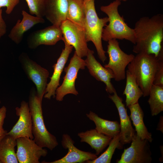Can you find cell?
<instances>
[{
    "label": "cell",
    "mask_w": 163,
    "mask_h": 163,
    "mask_svg": "<svg viewBox=\"0 0 163 163\" xmlns=\"http://www.w3.org/2000/svg\"><path fill=\"white\" fill-rule=\"evenodd\" d=\"M136 43L133 52L144 53L158 57L163 50V15L143 17L136 23L133 28Z\"/></svg>",
    "instance_id": "cell-1"
},
{
    "label": "cell",
    "mask_w": 163,
    "mask_h": 163,
    "mask_svg": "<svg viewBox=\"0 0 163 163\" xmlns=\"http://www.w3.org/2000/svg\"><path fill=\"white\" fill-rule=\"evenodd\" d=\"M121 4L120 1L115 0L108 5L101 7V11L107 15L108 19V24L103 29L102 40L108 41L113 39H125L135 44L134 29L128 25L119 12L118 7Z\"/></svg>",
    "instance_id": "cell-2"
},
{
    "label": "cell",
    "mask_w": 163,
    "mask_h": 163,
    "mask_svg": "<svg viewBox=\"0 0 163 163\" xmlns=\"http://www.w3.org/2000/svg\"><path fill=\"white\" fill-rule=\"evenodd\" d=\"M158 57L144 53L137 54L127 66V70L134 76L143 93L149 96L157 69Z\"/></svg>",
    "instance_id": "cell-3"
},
{
    "label": "cell",
    "mask_w": 163,
    "mask_h": 163,
    "mask_svg": "<svg viewBox=\"0 0 163 163\" xmlns=\"http://www.w3.org/2000/svg\"><path fill=\"white\" fill-rule=\"evenodd\" d=\"M29 106L32 120V132L35 142L42 148L52 150L58 145L56 137L47 129L44 121L41 102L34 88L30 91Z\"/></svg>",
    "instance_id": "cell-4"
},
{
    "label": "cell",
    "mask_w": 163,
    "mask_h": 163,
    "mask_svg": "<svg viewBox=\"0 0 163 163\" xmlns=\"http://www.w3.org/2000/svg\"><path fill=\"white\" fill-rule=\"evenodd\" d=\"M84 2L85 13L84 28L87 42L91 41L93 43L99 58L104 63L107 57L102 46V35L103 29L108 22V18L98 17L94 0H84Z\"/></svg>",
    "instance_id": "cell-5"
},
{
    "label": "cell",
    "mask_w": 163,
    "mask_h": 163,
    "mask_svg": "<svg viewBox=\"0 0 163 163\" xmlns=\"http://www.w3.org/2000/svg\"><path fill=\"white\" fill-rule=\"evenodd\" d=\"M108 43L107 53L109 61L104 67L112 72L116 81L119 82L126 78V68L135 56L133 54H127L122 51L116 39L109 40Z\"/></svg>",
    "instance_id": "cell-6"
},
{
    "label": "cell",
    "mask_w": 163,
    "mask_h": 163,
    "mask_svg": "<svg viewBox=\"0 0 163 163\" xmlns=\"http://www.w3.org/2000/svg\"><path fill=\"white\" fill-rule=\"evenodd\" d=\"M18 59L27 78L35 85L37 96L42 102L47 84L49 71L30 59L26 53H22Z\"/></svg>",
    "instance_id": "cell-7"
},
{
    "label": "cell",
    "mask_w": 163,
    "mask_h": 163,
    "mask_svg": "<svg viewBox=\"0 0 163 163\" xmlns=\"http://www.w3.org/2000/svg\"><path fill=\"white\" fill-rule=\"evenodd\" d=\"M86 66L85 60L78 57L75 52L68 66L64 68L66 74L61 85L57 88L55 93L56 100L62 101L64 97L68 94L77 95L78 93L75 87V82L80 69H84Z\"/></svg>",
    "instance_id": "cell-8"
},
{
    "label": "cell",
    "mask_w": 163,
    "mask_h": 163,
    "mask_svg": "<svg viewBox=\"0 0 163 163\" xmlns=\"http://www.w3.org/2000/svg\"><path fill=\"white\" fill-rule=\"evenodd\" d=\"M131 145L125 149L117 163H151L152 160L149 142L142 139L136 133Z\"/></svg>",
    "instance_id": "cell-9"
},
{
    "label": "cell",
    "mask_w": 163,
    "mask_h": 163,
    "mask_svg": "<svg viewBox=\"0 0 163 163\" xmlns=\"http://www.w3.org/2000/svg\"><path fill=\"white\" fill-rule=\"evenodd\" d=\"M60 27L64 43L74 47L78 57L82 58L86 56L89 49L84 29L67 19L62 23Z\"/></svg>",
    "instance_id": "cell-10"
},
{
    "label": "cell",
    "mask_w": 163,
    "mask_h": 163,
    "mask_svg": "<svg viewBox=\"0 0 163 163\" xmlns=\"http://www.w3.org/2000/svg\"><path fill=\"white\" fill-rule=\"evenodd\" d=\"M16 141L19 163H39L40 158L47 154V151L38 145L34 139L22 137L17 139Z\"/></svg>",
    "instance_id": "cell-11"
},
{
    "label": "cell",
    "mask_w": 163,
    "mask_h": 163,
    "mask_svg": "<svg viewBox=\"0 0 163 163\" xmlns=\"http://www.w3.org/2000/svg\"><path fill=\"white\" fill-rule=\"evenodd\" d=\"M16 114L18 119L12 129L6 135L17 139L22 137H26L34 139L32 132V120L28 103L22 101L20 107L15 108Z\"/></svg>",
    "instance_id": "cell-12"
},
{
    "label": "cell",
    "mask_w": 163,
    "mask_h": 163,
    "mask_svg": "<svg viewBox=\"0 0 163 163\" xmlns=\"http://www.w3.org/2000/svg\"><path fill=\"white\" fill-rule=\"evenodd\" d=\"M62 39L60 26L52 25L32 32L27 37V43L29 48L34 49L42 45H54Z\"/></svg>",
    "instance_id": "cell-13"
},
{
    "label": "cell",
    "mask_w": 163,
    "mask_h": 163,
    "mask_svg": "<svg viewBox=\"0 0 163 163\" xmlns=\"http://www.w3.org/2000/svg\"><path fill=\"white\" fill-rule=\"evenodd\" d=\"M74 141L70 136L67 134H63L62 137L61 144L62 147L67 149V154L60 159L46 163H82L88 160L95 159L97 157L95 154L90 152L80 150L74 145Z\"/></svg>",
    "instance_id": "cell-14"
},
{
    "label": "cell",
    "mask_w": 163,
    "mask_h": 163,
    "mask_svg": "<svg viewBox=\"0 0 163 163\" xmlns=\"http://www.w3.org/2000/svg\"><path fill=\"white\" fill-rule=\"evenodd\" d=\"M109 97L112 101L116 107L120 117V145L131 142L133 137L136 133L132 127L130 118L127 115V109L123 103L122 99L115 91L112 95L109 94Z\"/></svg>",
    "instance_id": "cell-15"
},
{
    "label": "cell",
    "mask_w": 163,
    "mask_h": 163,
    "mask_svg": "<svg viewBox=\"0 0 163 163\" xmlns=\"http://www.w3.org/2000/svg\"><path fill=\"white\" fill-rule=\"evenodd\" d=\"M94 52L89 49L85 60L86 66L90 74L97 80L103 82L106 85V91L109 94L113 93L116 90L111 82L114 78L112 72L103 66L96 59Z\"/></svg>",
    "instance_id": "cell-16"
},
{
    "label": "cell",
    "mask_w": 163,
    "mask_h": 163,
    "mask_svg": "<svg viewBox=\"0 0 163 163\" xmlns=\"http://www.w3.org/2000/svg\"><path fill=\"white\" fill-rule=\"evenodd\" d=\"M58 59L56 63L53 66L54 71L50 77V80L47 84L46 91L43 97L50 99L51 97H55L56 90L59 85V81L65 66L68 60L70 54L72 50L73 47L67 43Z\"/></svg>",
    "instance_id": "cell-17"
},
{
    "label": "cell",
    "mask_w": 163,
    "mask_h": 163,
    "mask_svg": "<svg viewBox=\"0 0 163 163\" xmlns=\"http://www.w3.org/2000/svg\"><path fill=\"white\" fill-rule=\"evenodd\" d=\"M21 13L22 19L18 20L8 35L9 37L17 44L21 43L24 34L26 31L36 24L43 23L45 22L43 18L32 16L24 10H22Z\"/></svg>",
    "instance_id": "cell-18"
},
{
    "label": "cell",
    "mask_w": 163,
    "mask_h": 163,
    "mask_svg": "<svg viewBox=\"0 0 163 163\" xmlns=\"http://www.w3.org/2000/svg\"><path fill=\"white\" fill-rule=\"evenodd\" d=\"M68 0H45V15L52 25L60 26L67 19Z\"/></svg>",
    "instance_id": "cell-19"
},
{
    "label": "cell",
    "mask_w": 163,
    "mask_h": 163,
    "mask_svg": "<svg viewBox=\"0 0 163 163\" xmlns=\"http://www.w3.org/2000/svg\"><path fill=\"white\" fill-rule=\"evenodd\" d=\"M81 142L87 143L99 155L109 144L112 138L98 131L95 129L78 134Z\"/></svg>",
    "instance_id": "cell-20"
},
{
    "label": "cell",
    "mask_w": 163,
    "mask_h": 163,
    "mask_svg": "<svg viewBox=\"0 0 163 163\" xmlns=\"http://www.w3.org/2000/svg\"><path fill=\"white\" fill-rule=\"evenodd\" d=\"M130 114L129 117L135 128L136 135L142 139L151 142L153 139L143 121L144 113L138 102L128 107Z\"/></svg>",
    "instance_id": "cell-21"
},
{
    "label": "cell",
    "mask_w": 163,
    "mask_h": 163,
    "mask_svg": "<svg viewBox=\"0 0 163 163\" xmlns=\"http://www.w3.org/2000/svg\"><path fill=\"white\" fill-rule=\"evenodd\" d=\"M86 116L94 123L96 126L95 129L99 132L112 138L120 133V124L118 121L104 119L92 111L86 114Z\"/></svg>",
    "instance_id": "cell-22"
},
{
    "label": "cell",
    "mask_w": 163,
    "mask_h": 163,
    "mask_svg": "<svg viewBox=\"0 0 163 163\" xmlns=\"http://www.w3.org/2000/svg\"><path fill=\"white\" fill-rule=\"evenodd\" d=\"M16 139L5 135L0 142V163H19L15 147Z\"/></svg>",
    "instance_id": "cell-23"
},
{
    "label": "cell",
    "mask_w": 163,
    "mask_h": 163,
    "mask_svg": "<svg viewBox=\"0 0 163 163\" xmlns=\"http://www.w3.org/2000/svg\"><path fill=\"white\" fill-rule=\"evenodd\" d=\"M126 83L123 94L126 97L127 107L138 102L143 96L142 92L137 84L134 76L127 70L126 71Z\"/></svg>",
    "instance_id": "cell-24"
},
{
    "label": "cell",
    "mask_w": 163,
    "mask_h": 163,
    "mask_svg": "<svg viewBox=\"0 0 163 163\" xmlns=\"http://www.w3.org/2000/svg\"><path fill=\"white\" fill-rule=\"evenodd\" d=\"M67 19L84 30L85 8L84 0H68Z\"/></svg>",
    "instance_id": "cell-25"
},
{
    "label": "cell",
    "mask_w": 163,
    "mask_h": 163,
    "mask_svg": "<svg viewBox=\"0 0 163 163\" xmlns=\"http://www.w3.org/2000/svg\"><path fill=\"white\" fill-rule=\"evenodd\" d=\"M149 96L151 115H157L163 111V86L153 85Z\"/></svg>",
    "instance_id": "cell-26"
},
{
    "label": "cell",
    "mask_w": 163,
    "mask_h": 163,
    "mask_svg": "<svg viewBox=\"0 0 163 163\" xmlns=\"http://www.w3.org/2000/svg\"><path fill=\"white\" fill-rule=\"evenodd\" d=\"M120 134L112 138L109 145V146L105 151L99 156L92 160H88L86 163H110L111 162L112 156L117 148L121 147L120 143Z\"/></svg>",
    "instance_id": "cell-27"
},
{
    "label": "cell",
    "mask_w": 163,
    "mask_h": 163,
    "mask_svg": "<svg viewBox=\"0 0 163 163\" xmlns=\"http://www.w3.org/2000/svg\"><path fill=\"white\" fill-rule=\"evenodd\" d=\"M31 15L43 18L44 16L45 0H25Z\"/></svg>",
    "instance_id": "cell-28"
},
{
    "label": "cell",
    "mask_w": 163,
    "mask_h": 163,
    "mask_svg": "<svg viewBox=\"0 0 163 163\" xmlns=\"http://www.w3.org/2000/svg\"><path fill=\"white\" fill-rule=\"evenodd\" d=\"M158 62L153 85L163 86V50L158 56Z\"/></svg>",
    "instance_id": "cell-29"
},
{
    "label": "cell",
    "mask_w": 163,
    "mask_h": 163,
    "mask_svg": "<svg viewBox=\"0 0 163 163\" xmlns=\"http://www.w3.org/2000/svg\"><path fill=\"white\" fill-rule=\"evenodd\" d=\"M19 1L20 0H0V8L6 7V13L10 14L19 3Z\"/></svg>",
    "instance_id": "cell-30"
},
{
    "label": "cell",
    "mask_w": 163,
    "mask_h": 163,
    "mask_svg": "<svg viewBox=\"0 0 163 163\" xmlns=\"http://www.w3.org/2000/svg\"><path fill=\"white\" fill-rule=\"evenodd\" d=\"M6 112L7 109L5 106H3L0 108V136L6 135L8 132L3 127Z\"/></svg>",
    "instance_id": "cell-31"
},
{
    "label": "cell",
    "mask_w": 163,
    "mask_h": 163,
    "mask_svg": "<svg viewBox=\"0 0 163 163\" xmlns=\"http://www.w3.org/2000/svg\"><path fill=\"white\" fill-rule=\"evenodd\" d=\"M7 26L2 16V9L0 8V39L6 33Z\"/></svg>",
    "instance_id": "cell-32"
},
{
    "label": "cell",
    "mask_w": 163,
    "mask_h": 163,
    "mask_svg": "<svg viewBox=\"0 0 163 163\" xmlns=\"http://www.w3.org/2000/svg\"><path fill=\"white\" fill-rule=\"evenodd\" d=\"M157 130L160 131L162 133H163V117L162 116H161L160 117Z\"/></svg>",
    "instance_id": "cell-33"
},
{
    "label": "cell",
    "mask_w": 163,
    "mask_h": 163,
    "mask_svg": "<svg viewBox=\"0 0 163 163\" xmlns=\"http://www.w3.org/2000/svg\"><path fill=\"white\" fill-rule=\"evenodd\" d=\"M5 135L0 136V142L1 141V140H2V139L4 137Z\"/></svg>",
    "instance_id": "cell-34"
},
{
    "label": "cell",
    "mask_w": 163,
    "mask_h": 163,
    "mask_svg": "<svg viewBox=\"0 0 163 163\" xmlns=\"http://www.w3.org/2000/svg\"><path fill=\"white\" fill-rule=\"evenodd\" d=\"M119 0V1H124V2H125V1H126L127 0Z\"/></svg>",
    "instance_id": "cell-35"
},
{
    "label": "cell",
    "mask_w": 163,
    "mask_h": 163,
    "mask_svg": "<svg viewBox=\"0 0 163 163\" xmlns=\"http://www.w3.org/2000/svg\"><path fill=\"white\" fill-rule=\"evenodd\" d=\"M1 100H0V104H1Z\"/></svg>",
    "instance_id": "cell-36"
}]
</instances>
